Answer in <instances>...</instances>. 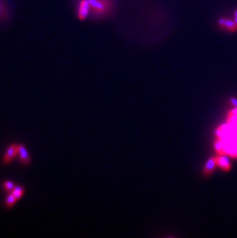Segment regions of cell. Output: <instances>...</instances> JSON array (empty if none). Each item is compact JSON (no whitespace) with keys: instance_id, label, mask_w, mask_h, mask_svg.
<instances>
[{"instance_id":"6da1fadb","label":"cell","mask_w":237,"mask_h":238,"mask_svg":"<svg viewBox=\"0 0 237 238\" xmlns=\"http://www.w3.org/2000/svg\"><path fill=\"white\" fill-rule=\"evenodd\" d=\"M90 6V12L93 16H106L112 10V3L111 0H89Z\"/></svg>"},{"instance_id":"7a4b0ae2","label":"cell","mask_w":237,"mask_h":238,"mask_svg":"<svg viewBox=\"0 0 237 238\" xmlns=\"http://www.w3.org/2000/svg\"><path fill=\"white\" fill-rule=\"evenodd\" d=\"M90 12V6L89 0H80L78 5L77 16L80 20H84L87 18Z\"/></svg>"},{"instance_id":"3957f363","label":"cell","mask_w":237,"mask_h":238,"mask_svg":"<svg viewBox=\"0 0 237 238\" xmlns=\"http://www.w3.org/2000/svg\"><path fill=\"white\" fill-rule=\"evenodd\" d=\"M218 25L220 28L229 32H235L237 30V26L234 20H231L226 18H220L218 20Z\"/></svg>"},{"instance_id":"277c9868","label":"cell","mask_w":237,"mask_h":238,"mask_svg":"<svg viewBox=\"0 0 237 238\" xmlns=\"http://www.w3.org/2000/svg\"><path fill=\"white\" fill-rule=\"evenodd\" d=\"M17 153H18V145H16V144H12V145L8 148L7 151H6V154H5L4 158H3V161H4V163H10Z\"/></svg>"},{"instance_id":"5b68a950","label":"cell","mask_w":237,"mask_h":238,"mask_svg":"<svg viewBox=\"0 0 237 238\" xmlns=\"http://www.w3.org/2000/svg\"><path fill=\"white\" fill-rule=\"evenodd\" d=\"M18 153H19L20 160L25 164H29L30 162V156L26 149L24 147L23 145H18Z\"/></svg>"},{"instance_id":"8992f818","label":"cell","mask_w":237,"mask_h":238,"mask_svg":"<svg viewBox=\"0 0 237 238\" xmlns=\"http://www.w3.org/2000/svg\"><path fill=\"white\" fill-rule=\"evenodd\" d=\"M215 162L216 164H217L225 170H228L230 169V163H229L228 159L225 156H220V157L215 158Z\"/></svg>"},{"instance_id":"52a82bcc","label":"cell","mask_w":237,"mask_h":238,"mask_svg":"<svg viewBox=\"0 0 237 238\" xmlns=\"http://www.w3.org/2000/svg\"><path fill=\"white\" fill-rule=\"evenodd\" d=\"M216 164V162H215V159H209V161L207 162V163H206V166H205V169H204V173L206 174H210L211 172L212 171V170H213V167L214 166H215Z\"/></svg>"},{"instance_id":"ba28073f","label":"cell","mask_w":237,"mask_h":238,"mask_svg":"<svg viewBox=\"0 0 237 238\" xmlns=\"http://www.w3.org/2000/svg\"><path fill=\"white\" fill-rule=\"evenodd\" d=\"M215 148L217 153L220 154H224L226 153L225 149H224V144L222 140H217L215 143Z\"/></svg>"},{"instance_id":"9c48e42d","label":"cell","mask_w":237,"mask_h":238,"mask_svg":"<svg viewBox=\"0 0 237 238\" xmlns=\"http://www.w3.org/2000/svg\"><path fill=\"white\" fill-rule=\"evenodd\" d=\"M23 191L24 190L22 187L17 186V187H14L13 190H12V194H13V196L16 197V200H19V199L22 197V194H23Z\"/></svg>"},{"instance_id":"30bf717a","label":"cell","mask_w":237,"mask_h":238,"mask_svg":"<svg viewBox=\"0 0 237 238\" xmlns=\"http://www.w3.org/2000/svg\"><path fill=\"white\" fill-rule=\"evenodd\" d=\"M16 200V197H14L13 194H9V196L7 197V198H6V206L10 207H12V205L15 203Z\"/></svg>"},{"instance_id":"8fae6325","label":"cell","mask_w":237,"mask_h":238,"mask_svg":"<svg viewBox=\"0 0 237 238\" xmlns=\"http://www.w3.org/2000/svg\"><path fill=\"white\" fill-rule=\"evenodd\" d=\"M229 124H237V115L230 113L228 117Z\"/></svg>"},{"instance_id":"7c38bea8","label":"cell","mask_w":237,"mask_h":238,"mask_svg":"<svg viewBox=\"0 0 237 238\" xmlns=\"http://www.w3.org/2000/svg\"><path fill=\"white\" fill-rule=\"evenodd\" d=\"M4 187L6 188V190H13V188L15 187L13 183L11 182V181H6L4 183Z\"/></svg>"},{"instance_id":"4fadbf2b","label":"cell","mask_w":237,"mask_h":238,"mask_svg":"<svg viewBox=\"0 0 237 238\" xmlns=\"http://www.w3.org/2000/svg\"><path fill=\"white\" fill-rule=\"evenodd\" d=\"M233 16H234V22L237 26V9H236V10H235L234 14H233Z\"/></svg>"},{"instance_id":"5bb4252c","label":"cell","mask_w":237,"mask_h":238,"mask_svg":"<svg viewBox=\"0 0 237 238\" xmlns=\"http://www.w3.org/2000/svg\"><path fill=\"white\" fill-rule=\"evenodd\" d=\"M231 102H232V103H233V104H234L235 106H236L237 107V100H235V99H231Z\"/></svg>"},{"instance_id":"9a60e30c","label":"cell","mask_w":237,"mask_h":238,"mask_svg":"<svg viewBox=\"0 0 237 238\" xmlns=\"http://www.w3.org/2000/svg\"><path fill=\"white\" fill-rule=\"evenodd\" d=\"M230 113H233V114H236L237 115V107L235 108L233 110H232L231 112H230Z\"/></svg>"}]
</instances>
